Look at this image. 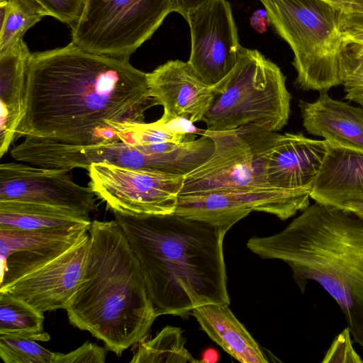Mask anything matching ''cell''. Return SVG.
<instances>
[{"mask_svg":"<svg viewBox=\"0 0 363 363\" xmlns=\"http://www.w3.org/2000/svg\"><path fill=\"white\" fill-rule=\"evenodd\" d=\"M155 105L147 73L130 60L89 52L71 42L32 53L16 139L75 145L112 142L129 124L145 122V111Z\"/></svg>","mask_w":363,"mask_h":363,"instance_id":"1","label":"cell"},{"mask_svg":"<svg viewBox=\"0 0 363 363\" xmlns=\"http://www.w3.org/2000/svg\"><path fill=\"white\" fill-rule=\"evenodd\" d=\"M139 262L157 316L187 318L206 304L230 305L223 242L231 228L176 213H114Z\"/></svg>","mask_w":363,"mask_h":363,"instance_id":"2","label":"cell"},{"mask_svg":"<svg viewBox=\"0 0 363 363\" xmlns=\"http://www.w3.org/2000/svg\"><path fill=\"white\" fill-rule=\"evenodd\" d=\"M247 249L262 259L286 263L301 294L319 284L342 310L353 342L363 348V220L315 201L282 230L253 236Z\"/></svg>","mask_w":363,"mask_h":363,"instance_id":"3","label":"cell"},{"mask_svg":"<svg viewBox=\"0 0 363 363\" xmlns=\"http://www.w3.org/2000/svg\"><path fill=\"white\" fill-rule=\"evenodd\" d=\"M82 277L69 322L120 356L147 340L157 318L139 262L118 223L91 221Z\"/></svg>","mask_w":363,"mask_h":363,"instance_id":"4","label":"cell"},{"mask_svg":"<svg viewBox=\"0 0 363 363\" xmlns=\"http://www.w3.org/2000/svg\"><path fill=\"white\" fill-rule=\"evenodd\" d=\"M130 124L118 135V140L90 145H75L31 137L11 150L16 161L48 168L70 171L86 169L91 163L105 162L119 167L186 175L211 156L208 141L204 137L184 143L168 152L165 143L142 141L134 125Z\"/></svg>","mask_w":363,"mask_h":363,"instance_id":"5","label":"cell"},{"mask_svg":"<svg viewBox=\"0 0 363 363\" xmlns=\"http://www.w3.org/2000/svg\"><path fill=\"white\" fill-rule=\"evenodd\" d=\"M276 33L289 45L301 89L328 92L342 84L345 41L342 10L324 0H259Z\"/></svg>","mask_w":363,"mask_h":363,"instance_id":"6","label":"cell"},{"mask_svg":"<svg viewBox=\"0 0 363 363\" xmlns=\"http://www.w3.org/2000/svg\"><path fill=\"white\" fill-rule=\"evenodd\" d=\"M213 89L212 102L201 120L207 130L251 125L277 132L288 123L291 95L286 77L257 50L241 47L235 67Z\"/></svg>","mask_w":363,"mask_h":363,"instance_id":"7","label":"cell"},{"mask_svg":"<svg viewBox=\"0 0 363 363\" xmlns=\"http://www.w3.org/2000/svg\"><path fill=\"white\" fill-rule=\"evenodd\" d=\"M172 0H84L72 43L89 52L130 60L169 13Z\"/></svg>","mask_w":363,"mask_h":363,"instance_id":"8","label":"cell"},{"mask_svg":"<svg viewBox=\"0 0 363 363\" xmlns=\"http://www.w3.org/2000/svg\"><path fill=\"white\" fill-rule=\"evenodd\" d=\"M214 145L211 157L184 177L179 195L272 187L267 155L278 133L248 125L228 131L199 130Z\"/></svg>","mask_w":363,"mask_h":363,"instance_id":"9","label":"cell"},{"mask_svg":"<svg viewBox=\"0 0 363 363\" xmlns=\"http://www.w3.org/2000/svg\"><path fill=\"white\" fill-rule=\"evenodd\" d=\"M88 186L113 213L131 216L175 213L184 175L91 163Z\"/></svg>","mask_w":363,"mask_h":363,"instance_id":"10","label":"cell"},{"mask_svg":"<svg viewBox=\"0 0 363 363\" xmlns=\"http://www.w3.org/2000/svg\"><path fill=\"white\" fill-rule=\"evenodd\" d=\"M311 193L274 187L179 195L175 213L192 219L232 228L252 211L286 220L310 205Z\"/></svg>","mask_w":363,"mask_h":363,"instance_id":"11","label":"cell"},{"mask_svg":"<svg viewBox=\"0 0 363 363\" xmlns=\"http://www.w3.org/2000/svg\"><path fill=\"white\" fill-rule=\"evenodd\" d=\"M186 21L191 33L187 62L203 83L213 86L233 69L242 47L230 4L211 0L189 11Z\"/></svg>","mask_w":363,"mask_h":363,"instance_id":"12","label":"cell"},{"mask_svg":"<svg viewBox=\"0 0 363 363\" xmlns=\"http://www.w3.org/2000/svg\"><path fill=\"white\" fill-rule=\"evenodd\" d=\"M69 171L20 162L0 164V201L52 206L86 214L97 210L95 194L75 183Z\"/></svg>","mask_w":363,"mask_h":363,"instance_id":"13","label":"cell"},{"mask_svg":"<svg viewBox=\"0 0 363 363\" xmlns=\"http://www.w3.org/2000/svg\"><path fill=\"white\" fill-rule=\"evenodd\" d=\"M89 228H0V289L66 252L89 235Z\"/></svg>","mask_w":363,"mask_h":363,"instance_id":"14","label":"cell"},{"mask_svg":"<svg viewBox=\"0 0 363 363\" xmlns=\"http://www.w3.org/2000/svg\"><path fill=\"white\" fill-rule=\"evenodd\" d=\"M89 245V234L41 267L1 289L40 313L65 309L80 284Z\"/></svg>","mask_w":363,"mask_h":363,"instance_id":"15","label":"cell"},{"mask_svg":"<svg viewBox=\"0 0 363 363\" xmlns=\"http://www.w3.org/2000/svg\"><path fill=\"white\" fill-rule=\"evenodd\" d=\"M147 81L156 105L163 106L162 124L201 121L213 100V86L203 83L188 62L169 60L147 73Z\"/></svg>","mask_w":363,"mask_h":363,"instance_id":"16","label":"cell"},{"mask_svg":"<svg viewBox=\"0 0 363 363\" xmlns=\"http://www.w3.org/2000/svg\"><path fill=\"white\" fill-rule=\"evenodd\" d=\"M328 149L326 140L278 134L267 158L266 177L274 188L311 193Z\"/></svg>","mask_w":363,"mask_h":363,"instance_id":"17","label":"cell"},{"mask_svg":"<svg viewBox=\"0 0 363 363\" xmlns=\"http://www.w3.org/2000/svg\"><path fill=\"white\" fill-rule=\"evenodd\" d=\"M310 196L337 208L348 203H363V150L328 141Z\"/></svg>","mask_w":363,"mask_h":363,"instance_id":"18","label":"cell"},{"mask_svg":"<svg viewBox=\"0 0 363 363\" xmlns=\"http://www.w3.org/2000/svg\"><path fill=\"white\" fill-rule=\"evenodd\" d=\"M30 52L23 38L0 52V157L16 140L25 113L26 76Z\"/></svg>","mask_w":363,"mask_h":363,"instance_id":"19","label":"cell"},{"mask_svg":"<svg viewBox=\"0 0 363 363\" xmlns=\"http://www.w3.org/2000/svg\"><path fill=\"white\" fill-rule=\"evenodd\" d=\"M303 125L311 135L363 150V108L320 93L313 102L298 103Z\"/></svg>","mask_w":363,"mask_h":363,"instance_id":"20","label":"cell"},{"mask_svg":"<svg viewBox=\"0 0 363 363\" xmlns=\"http://www.w3.org/2000/svg\"><path fill=\"white\" fill-rule=\"evenodd\" d=\"M191 315L207 335L232 357L242 363H267L259 344L226 304H206Z\"/></svg>","mask_w":363,"mask_h":363,"instance_id":"21","label":"cell"},{"mask_svg":"<svg viewBox=\"0 0 363 363\" xmlns=\"http://www.w3.org/2000/svg\"><path fill=\"white\" fill-rule=\"evenodd\" d=\"M91 223L89 216L70 209L33 203L0 201V228H90Z\"/></svg>","mask_w":363,"mask_h":363,"instance_id":"22","label":"cell"},{"mask_svg":"<svg viewBox=\"0 0 363 363\" xmlns=\"http://www.w3.org/2000/svg\"><path fill=\"white\" fill-rule=\"evenodd\" d=\"M43 313L6 292H0V336L25 337L48 342Z\"/></svg>","mask_w":363,"mask_h":363,"instance_id":"23","label":"cell"},{"mask_svg":"<svg viewBox=\"0 0 363 363\" xmlns=\"http://www.w3.org/2000/svg\"><path fill=\"white\" fill-rule=\"evenodd\" d=\"M183 331L177 327L167 325L155 337L138 344L130 363H196L185 347Z\"/></svg>","mask_w":363,"mask_h":363,"instance_id":"24","label":"cell"},{"mask_svg":"<svg viewBox=\"0 0 363 363\" xmlns=\"http://www.w3.org/2000/svg\"><path fill=\"white\" fill-rule=\"evenodd\" d=\"M45 16V10L35 0L0 2V52L23 38L26 32Z\"/></svg>","mask_w":363,"mask_h":363,"instance_id":"25","label":"cell"},{"mask_svg":"<svg viewBox=\"0 0 363 363\" xmlns=\"http://www.w3.org/2000/svg\"><path fill=\"white\" fill-rule=\"evenodd\" d=\"M57 354L32 339L0 336V358L4 363H54Z\"/></svg>","mask_w":363,"mask_h":363,"instance_id":"26","label":"cell"},{"mask_svg":"<svg viewBox=\"0 0 363 363\" xmlns=\"http://www.w3.org/2000/svg\"><path fill=\"white\" fill-rule=\"evenodd\" d=\"M342 69L345 98L363 106V46L345 45Z\"/></svg>","mask_w":363,"mask_h":363,"instance_id":"27","label":"cell"},{"mask_svg":"<svg viewBox=\"0 0 363 363\" xmlns=\"http://www.w3.org/2000/svg\"><path fill=\"white\" fill-rule=\"evenodd\" d=\"M349 328L347 326L333 340L322 363H362L363 359L354 350Z\"/></svg>","mask_w":363,"mask_h":363,"instance_id":"28","label":"cell"},{"mask_svg":"<svg viewBox=\"0 0 363 363\" xmlns=\"http://www.w3.org/2000/svg\"><path fill=\"white\" fill-rule=\"evenodd\" d=\"M48 16L71 26L79 18L84 0H35Z\"/></svg>","mask_w":363,"mask_h":363,"instance_id":"29","label":"cell"},{"mask_svg":"<svg viewBox=\"0 0 363 363\" xmlns=\"http://www.w3.org/2000/svg\"><path fill=\"white\" fill-rule=\"evenodd\" d=\"M107 348L89 341L67 354L58 352L54 363H104Z\"/></svg>","mask_w":363,"mask_h":363,"instance_id":"30","label":"cell"},{"mask_svg":"<svg viewBox=\"0 0 363 363\" xmlns=\"http://www.w3.org/2000/svg\"><path fill=\"white\" fill-rule=\"evenodd\" d=\"M340 28L346 44L363 46V12L342 11Z\"/></svg>","mask_w":363,"mask_h":363,"instance_id":"31","label":"cell"},{"mask_svg":"<svg viewBox=\"0 0 363 363\" xmlns=\"http://www.w3.org/2000/svg\"><path fill=\"white\" fill-rule=\"evenodd\" d=\"M211 0H172L173 12L181 14L185 19L189 11Z\"/></svg>","mask_w":363,"mask_h":363,"instance_id":"32","label":"cell"},{"mask_svg":"<svg viewBox=\"0 0 363 363\" xmlns=\"http://www.w3.org/2000/svg\"><path fill=\"white\" fill-rule=\"evenodd\" d=\"M347 12H363V0H324Z\"/></svg>","mask_w":363,"mask_h":363,"instance_id":"33","label":"cell"},{"mask_svg":"<svg viewBox=\"0 0 363 363\" xmlns=\"http://www.w3.org/2000/svg\"><path fill=\"white\" fill-rule=\"evenodd\" d=\"M340 208L350 211L363 220V203H348Z\"/></svg>","mask_w":363,"mask_h":363,"instance_id":"34","label":"cell"}]
</instances>
